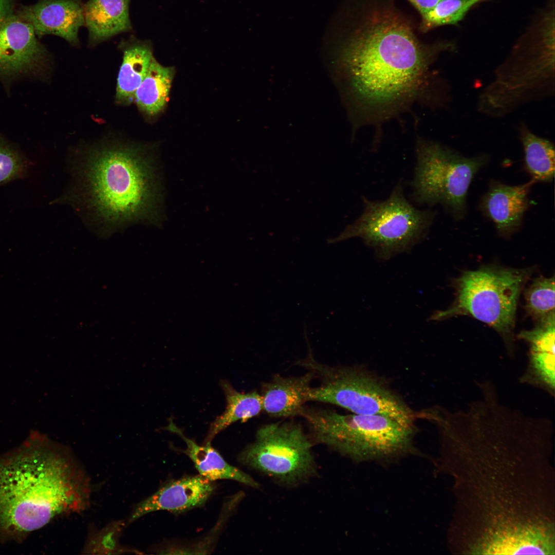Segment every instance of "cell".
<instances>
[{"mask_svg":"<svg viewBox=\"0 0 555 555\" xmlns=\"http://www.w3.org/2000/svg\"><path fill=\"white\" fill-rule=\"evenodd\" d=\"M518 132L524 150L527 171L534 181L551 182L554 176L553 144L535 135L524 122L520 123Z\"/></svg>","mask_w":555,"mask_h":555,"instance_id":"obj_22","label":"cell"},{"mask_svg":"<svg viewBox=\"0 0 555 555\" xmlns=\"http://www.w3.org/2000/svg\"><path fill=\"white\" fill-rule=\"evenodd\" d=\"M12 13L11 0H0V25Z\"/></svg>","mask_w":555,"mask_h":555,"instance_id":"obj_27","label":"cell"},{"mask_svg":"<svg viewBox=\"0 0 555 555\" xmlns=\"http://www.w3.org/2000/svg\"><path fill=\"white\" fill-rule=\"evenodd\" d=\"M519 337L531 345V361L535 373L548 386L554 387V316L540 322L531 330L520 332Z\"/></svg>","mask_w":555,"mask_h":555,"instance_id":"obj_19","label":"cell"},{"mask_svg":"<svg viewBox=\"0 0 555 555\" xmlns=\"http://www.w3.org/2000/svg\"><path fill=\"white\" fill-rule=\"evenodd\" d=\"M221 385L226 395V408L211 423L206 443H210L217 434L233 422L246 421L263 411L262 396L256 391L238 392L227 381H223Z\"/></svg>","mask_w":555,"mask_h":555,"instance_id":"obj_21","label":"cell"},{"mask_svg":"<svg viewBox=\"0 0 555 555\" xmlns=\"http://www.w3.org/2000/svg\"><path fill=\"white\" fill-rule=\"evenodd\" d=\"M72 165L70 201L105 231L136 223L161 225L164 187L152 147L106 142L90 147Z\"/></svg>","mask_w":555,"mask_h":555,"instance_id":"obj_3","label":"cell"},{"mask_svg":"<svg viewBox=\"0 0 555 555\" xmlns=\"http://www.w3.org/2000/svg\"><path fill=\"white\" fill-rule=\"evenodd\" d=\"M119 46L123 56L117 78L116 101L119 104L127 105L134 101L135 92L154 58L151 43L133 36L121 41Z\"/></svg>","mask_w":555,"mask_h":555,"instance_id":"obj_17","label":"cell"},{"mask_svg":"<svg viewBox=\"0 0 555 555\" xmlns=\"http://www.w3.org/2000/svg\"><path fill=\"white\" fill-rule=\"evenodd\" d=\"M535 181L511 186L494 181L483 196L480 207L494 223L498 235L509 237L521 227L528 207V195Z\"/></svg>","mask_w":555,"mask_h":555,"instance_id":"obj_14","label":"cell"},{"mask_svg":"<svg viewBox=\"0 0 555 555\" xmlns=\"http://www.w3.org/2000/svg\"><path fill=\"white\" fill-rule=\"evenodd\" d=\"M178 434L186 443L184 452L193 462L199 475L213 481L229 479L238 482L250 487L260 489L261 485L249 475L227 463L210 443L199 446L187 437L172 420L165 428Z\"/></svg>","mask_w":555,"mask_h":555,"instance_id":"obj_18","label":"cell"},{"mask_svg":"<svg viewBox=\"0 0 555 555\" xmlns=\"http://www.w3.org/2000/svg\"><path fill=\"white\" fill-rule=\"evenodd\" d=\"M295 364L311 372L319 384L311 387L308 401L327 403L360 415H380L416 427L413 410L386 380L360 365L330 366L319 362L310 349Z\"/></svg>","mask_w":555,"mask_h":555,"instance_id":"obj_6","label":"cell"},{"mask_svg":"<svg viewBox=\"0 0 555 555\" xmlns=\"http://www.w3.org/2000/svg\"><path fill=\"white\" fill-rule=\"evenodd\" d=\"M531 30L495 68L477 97V110L490 118L506 116L555 92L554 13L546 11Z\"/></svg>","mask_w":555,"mask_h":555,"instance_id":"obj_4","label":"cell"},{"mask_svg":"<svg viewBox=\"0 0 555 555\" xmlns=\"http://www.w3.org/2000/svg\"><path fill=\"white\" fill-rule=\"evenodd\" d=\"M525 308L539 322L554 316V278H536L525 294Z\"/></svg>","mask_w":555,"mask_h":555,"instance_id":"obj_24","label":"cell"},{"mask_svg":"<svg viewBox=\"0 0 555 555\" xmlns=\"http://www.w3.org/2000/svg\"><path fill=\"white\" fill-rule=\"evenodd\" d=\"M84 6L81 0H39L23 7L18 15L32 26L36 35L53 34L78 45L79 29L85 25Z\"/></svg>","mask_w":555,"mask_h":555,"instance_id":"obj_12","label":"cell"},{"mask_svg":"<svg viewBox=\"0 0 555 555\" xmlns=\"http://www.w3.org/2000/svg\"><path fill=\"white\" fill-rule=\"evenodd\" d=\"M348 8L328 66L350 113L383 120L416 98L430 65L455 45L420 41L395 0H353Z\"/></svg>","mask_w":555,"mask_h":555,"instance_id":"obj_1","label":"cell"},{"mask_svg":"<svg viewBox=\"0 0 555 555\" xmlns=\"http://www.w3.org/2000/svg\"><path fill=\"white\" fill-rule=\"evenodd\" d=\"M314 378L310 371L299 376L275 375L261 386L263 411L273 418L299 415L306 402Z\"/></svg>","mask_w":555,"mask_h":555,"instance_id":"obj_15","label":"cell"},{"mask_svg":"<svg viewBox=\"0 0 555 555\" xmlns=\"http://www.w3.org/2000/svg\"><path fill=\"white\" fill-rule=\"evenodd\" d=\"M530 273L527 269L493 266L465 271L454 283L456 294L453 304L434 313L431 319L469 315L509 336L514 329L521 291Z\"/></svg>","mask_w":555,"mask_h":555,"instance_id":"obj_7","label":"cell"},{"mask_svg":"<svg viewBox=\"0 0 555 555\" xmlns=\"http://www.w3.org/2000/svg\"><path fill=\"white\" fill-rule=\"evenodd\" d=\"M402 191L397 185L382 201L364 198L362 214L339 239L360 237L382 260L410 250L426 235L435 214L414 207Z\"/></svg>","mask_w":555,"mask_h":555,"instance_id":"obj_9","label":"cell"},{"mask_svg":"<svg viewBox=\"0 0 555 555\" xmlns=\"http://www.w3.org/2000/svg\"><path fill=\"white\" fill-rule=\"evenodd\" d=\"M421 16L425 14L442 0H408Z\"/></svg>","mask_w":555,"mask_h":555,"instance_id":"obj_26","label":"cell"},{"mask_svg":"<svg viewBox=\"0 0 555 555\" xmlns=\"http://www.w3.org/2000/svg\"><path fill=\"white\" fill-rule=\"evenodd\" d=\"M486 0H442L421 15L419 29L422 32L435 27L456 24L476 5Z\"/></svg>","mask_w":555,"mask_h":555,"instance_id":"obj_23","label":"cell"},{"mask_svg":"<svg viewBox=\"0 0 555 555\" xmlns=\"http://www.w3.org/2000/svg\"><path fill=\"white\" fill-rule=\"evenodd\" d=\"M313 445L299 423H270L258 428L255 440L240 453L238 459L280 485L294 487L318 474Z\"/></svg>","mask_w":555,"mask_h":555,"instance_id":"obj_10","label":"cell"},{"mask_svg":"<svg viewBox=\"0 0 555 555\" xmlns=\"http://www.w3.org/2000/svg\"><path fill=\"white\" fill-rule=\"evenodd\" d=\"M174 75L173 67L164 66L155 58L152 60L134 96V101L140 111L152 116L163 109L169 98Z\"/></svg>","mask_w":555,"mask_h":555,"instance_id":"obj_20","label":"cell"},{"mask_svg":"<svg viewBox=\"0 0 555 555\" xmlns=\"http://www.w3.org/2000/svg\"><path fill=\"white\" fill-rule=\"evenodd\" d=\"M416 154L412 184L415 200L420 203L442 205L456 219L462 218L471 182L488 157H466L441 144L421 139L418 140Z\"/></svg>","mask_w":555,"mask_h":555,"instance_id":"obj_8","label":"cell"},{"mask_svg":"<svg viewBox=\"0 0 555 555\" xmlns=\"http://www.w3.org/2000/svg\"><path fill=\"white\" fill-rule=\"evenodd\" d=\"M131 0H88L84 6L88 42L95 45L132 30L129 15Z\"/></svg>","mask_w":555,"mask_h":555,"instance_id":"obj_16","label":"cell"},{"mask_svg":"<svg viewBox=\"0 0 555 555\" xmlns=\"http://www.w3.org/2000/svg\"><path fill=\"white\" fill-rule=\"evenodd\" d=\"M30 164L14 146L0 137V186L26 177Z\"/></svg>","mask_w":555,"mask_h":555,"instance_id":"obj_25","label":"cell"},{"mask_svg":"<svg viewBox=\"0 0 555 555\" xmlns=\"http://www.w3.org/2000/svg\"><path fill=\"white\" fill-rule=\"evenodd\" d=\"M32 26L12 14L0 25V76L37 74L47 59Z\"/></svg>","mask_w":555,"mask_h":555,"instance_id":"obj_11","label":"cell"},{"mask_svg":"<svg viewBox=\"0 0 555 555\" xmlns=\"http://www.w3.org/2000/svg\"><path fill=\"white\" fill-rule=\"evenodd\" d=\"M0 457V542L90 504V480L68 448L45 438Z\"/></svg>","mask_w":555,"mask_h":555,"instance_id":"obj_2","label":"cell"},{"mask_svg":"<svg viewBox=\"0 0 555 555\" xmlns=\"http://www.w3.org/2000/svg\"><path fill=\"white\" fill-rule=\"evenodd\" d=\"M305 420L312 442L354 459L386 458L411 452L416 427L403 425L380 415L340 414L305 406Z\"/></svg>","mask_w":555,"mask_h":555,"instance_id":"obj_5","label":"cell"},{"mask_svg":"<svg viewBox=\"0 0 555 555\" xmlns=\"http://www.w3.org/2000/svg\"><path fill=\"white\" fill-rule=\"evenodd\" d=\"M212 482L200 475L171 482L140 502L132 512L128 523L156 511L167 510L178 513L201 506L214 490Z\"/></svg>","mask_w":555,"mask_h":555,"instance_id":"obj_13","label":"cell"}]
</instances>
